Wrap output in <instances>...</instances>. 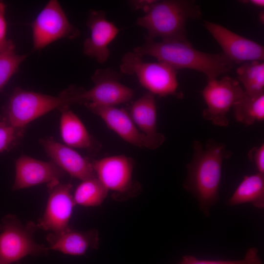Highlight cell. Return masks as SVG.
Wrapping results in <instances>:
<instances>
[{
	"label": "cell",
	"mask_w": 264,
	"mask_h": 264,
	"mask_svg": "<svg viewBox=\"0 0 264 264\" xmlns=\"http://www.w3.org/2000/svg\"><path fill=\"white\" fill-rule=\"evenodd\" d=\"M61 112L60 132L63 141L69 147L93 151L98 148L96 141L89 134L79 117L64 107Z\"/></svg>",
	"instance_id": "19"
},
{
	"label": "cell",
	"mask_w": 264,
	"mask_h": 264,
	"mask_svg": "<svg viewBox=\"0 0 264 264\" xmlns=\"http://www.w3.org/2000/svg\"><path fill=\"white\" fill-rule=\"evenodd\" d=\"M207 81L202 92L207 105L202 116L215 125L226 127L229 124L227 113L243 97L244 91L237 80L228 76Z\"/></svg>",
	"instance_id": "8"
},
{
	"label": "cell",
	"mask_w": 264,
	"mask_h": 264,
	"mask_svg": "<svg viewBox=\"0 0 264 264\" xmlns=\"http://www.w3.org/2000/svg\"><path fill=\"white\" fill-rule=\"evenodd\" d=\"M49 196L43 215L35 227L57 233L68 228V222L75 203L71 194L72 186L60 182L47 186Z\"/></svg>",
	"instance_id": "11"
},
{
	"label": "cell",
	"mask_w": 264,
	"mask_h": 264,
	"mask_svg": "<svg viewBox=\"0 0 264 264\" xmlns=\"http://www.w3.org/2000/svg\"><path fill=\"white\" fill-rule=\"evenodd\" d=\"M236 120L246 126L264 119V93L257 95L244 94L233 107Z\"/></svg>",
	"instance_id": "22"
},
{
	"label": "cell",
	"mask_w": 264,
	"mask_h": 264,
	"mask_svg": "<svg viewBox=\"0 0 264 264\" xmlns=\"http://www.w3.org/2000/svg\"><path fill=\"white\" fill-rule=\"evenodd\" d=\"M178 264H263L259 255V250L256 247L247 250L244 257L236 261L200 260L192 255L184 256Z\"/></svg>",
	"instance_id": "25"
},
{
	"label": "cell",
	"mask_w": 264,
	"mask_h": 264,
	"mask_svg": "<svg viewBox=\"0 0 264 264\" xmlns=\"http://www.w3.org/2000/svg\"><path fill=\"white\" fill-rule=\"evenodd\" d=\"M156 0H134L130 1L131 5L135 10L141 9L145 13L149 10Z\"/></svg>",
	"instance_id": "29"
},
{
	"label": "cell",
	"mask_w": 264,
	"mask_h": 264,
	"mask_svg": "<svg viewBox=\"0 0 264 264\" xmlns=\"http://www.w3.org/2000/svg\"><path fill=\"white\" fill-rule=\"evenodd\" d=\"M70 105L66 89L54 96L16 88L10 97L2 118L11 126L24 129L29 123L50 111Z\"/></svg>",
	"instance_id": "4"
},
{
	"label": "cell",
	"mask_w": 264,
	"mask_h": 264,
	"mask_svg": "<svg viewBox=\"0 0 264 264\" xmlns=\"http://www.w3.org/2000/svg\"><path fill=\"white\" fill-rule=\"evenodd\" d=\"M27 55L15 52L14 44L10 41L6 48L0 52V91L17 72Z\"/></svg>",
	"instance_id": "24"
},
{
	"label": "cell",
	"mask_w": 264,
	"mask_h": 264,
	"mask_svg": "<svg viewBox=\"0 0 264 264\" xmlns=\"http://www.w3.org/2000/svg\"><path fill=\"white\" fill-rule=\"evenodd\" d=\"M259 17H260V20L261 21V22L262 23V22H264V13L263 12H261L260 14V16H259Z\"/></svg>",
	"instance_id": "31"
},
{
	"label": "cell",
	"mask_w": 264,
	"mask_h": 264,
	"mask_svg": "<svg viewBox=\"0 0 264 264\" xmlns=\"http://www.w3.org/2000/svg\"><path fill=\"white\" fill-rule=\"evenodd\" d=\"M194 154L187 166V176L184 188L198 200L200 210L207 216L211 207L219 200L223 160L231 156L224 144L209 139L203 146L193 143Z\"/></svg>",
	"instance_id": "1"
},
{
	"label": "cell",
	"mask_w": 264,
	"mask_h": 264,
	"mask_svg": "<svg viewBox=\"0 0 264 264\" xmlns=\"http://www.w3.org/2000/svg\"><path fill=\"white\" fill-rule=\"evenodd\" d=\"M120 68L123 73L136 75L140 85L154 95L183 97L178 91L176 70L165 63L143 62L142 57L128 52L123 57Z\"/></svg>",
	"instance_id": "5"
},
{
	"label": "cell",
	"mask_w": 264,
	"mask_h": 264,
	"mask_svg": "<svg viewBox=\"0 0 264 264\" xmlns=\"http://www.w3.org/2000/svg\"><path fill=\"white\" fill-rule=\"evenodd\" d=\"M109 190L97 177L82 180L73 196L75 204L93 207L101 204L106 198Z\"/></svg>",
	"instance_id": "23"
},
{
	"label": "cell",
	"mask_w": 264,
	"mask_h": 264,
	"mask_svg": "<svg viewBox=\"0 0 264 264\" xmlns=\"http://www.w3.org/2000/svg\"><path fill=\"white\" fill-rule=\"evenodd\" d=\"M85 106L99 116L107 127L125 141L139 148L154 150L158 146L145 134L139 132L130 115L123 109L115 106L88 103Z\"/></svg>",
	"instance_id": "13"
},
{
	"label": "cell",
	"mask_w": 264,
	"mask_h": 264,
	"mask_svg": "<svg viewBox=\"0 0 264 264\" xmlns=\"http://www.w3.org/2000/svg\"><path fill=\"white\" fill-rule=\"evenodd\" d=\"M5 5L0 2V52L7 46L10 40L6 38L7 24L5 18Z\"/></svg>",
	"instance_id": "28"
},
{
	"label": "cell",
	"mask_w": 264,
	"mask_h": 264,
	"mask_svg": "<svg viewBox=\"0 0 264 264\" xmlns=\"http://www.w3.org/2000/svg\"><path fill=\"white\" fill-rule=\"evenodd\" d=\"M199 7L193 0H167L155 2L137 24L147 30L148 37L162 41H187L186 23L200 18Z\"/></svg>",
	"instance_id": "3"
},
{
	"label": "cell",
	"mask_w": 264,
	"mask_h": 264,
	"mask_svg": "<svg viewBox=\"0 0 264 264\" xmlns=\"http://www.w3.org/2000/svg\"><path fill=\"white\" fill-rule=\"evenodd\" d=\"M119 74L111 68L97 69L91 77L93 87L88 90L68 87L72 105L91 103L115 106L130 101L133 90L119 82Z\"/></svg>",
	"instance_id": "7"
},
{
	"label": "cell",
	"mask_w": 264,
	"mask_h": 264,
	"mask_svg": "<svg viewBox=\"0 0 264 264\" xmlns=\"http://www.w3.org/2000/svg\"><path fill=\"white\" fill-rule=\"evenodd\" d=\"M46 239L49 250L73 256L83 255L89 249H97L99 241L97 230L80 231L70 227L61 232H51Z\"/></svg>",
	"instance_id": "17"
},
{
	"label": "cell",
	"mask_w": 264,
	"mask_h": 264,
	"mask_svg": "<svg viewBox=\"0 0 264 264\" xmlns=\"http://www.w3.org/2000/svg\"><path fill=\"white\" fill-rule=\"evenodd\" d=\"M248 157L255 164L258 173L264 175V144L252 148L248 152Z\"/></svg>",
	"instance_id": "27"
},
{
	"label": "cell",
	"mask_w": 264,
	"mask_h": 264,
	"mask_svg": "<svg viewBox=\"0 0 264 264\" xmlns=\"http://www.w3.org/2000/svg\"><path fill=\"white\" fill-rule=\"evenodd\" d=\"M250 203L255 207H264V175L257 173L246 176L227 203L229 206Z\"/></svg>",
	"instance_id": "20"
},
{
	"label": "cell",
	"mask_w": 264,
	"mask_h": 264,
	"mask_svg": "<svg viewBox=\"0 0 264 264\" xmlns=\"http://www.w3.org/2000/svg\"><path fill=\"white\" fill-rule=\"evenodd\" d=\"M105 15L102 10L91 11L87 21L90 35L85 41L83 47L86 55L100 63L108 60L110 53L108 45L119 31L113 22L106 20Z\"/></svg>",
	"instance_id": "15"
},
{
	"label": "cell",
	"mask_w": 264,
	"mask_h": 264,
	"mask_svg": "<svg viewBox=\"0 0 264 264\" xmlns=\"http://www.w3.org/2000/svg\"><path fill=\"white\" fill-rule=\"evenodd\" d=\"M16 175L13 190L31 187L40 184L47 186L60 182L65 172L52 161H43L25 155L15 162Z\"/></svg>",
	"instance_id": "14"
},
{
	"label": "cell",
	"mask_w": 264,
	"mask_h": 264,
	"mask_svg": "<svg viewBox=\"0 0 264 264\" xmlns=\"http://www.w3.org/2000/svg\"><path fill=\"white\" fill-rule=\"evenodd\" d=\"M238 81L245 94L257 95L264 93V62L253 61L242 63L237 69Z\"/></svg>",
	"instance_id": "21"
},
{
	"label": "cell",
	"mask_w": 264,
	"mask_h": 264,
	"mask_svg": "<svg viewBox=\"0 0 264 264\" xmlns=\"http://www.w3.org/2000/svg\"><path fill=\"white\" fill-rule=\"evenodd\" d=\"M243 3H250L254 6L263 8L264 7V1L263 0H243Z\"/></svg>",
	"instance_id": "30"
},
{
	"label": "cell",
	"mask_w": 264,
	"mask_h": 264,
	"mask_svg": "<svg viewBox=\"0 0 264 264\" xmlns=\"http://www.w3.org/2000/svg\"><path fill=\"white\" fill-rule=\"evenodd\" d=\"M204 26L220 46L223 54L233 63L263 62L264 48L262 45L220 24L205 21Z\"/></svg>",
	"instance_id": "12"
},
{
	"label": "cell",
	"mask_w": 264,
	"mask_h": 264,
	"mask_svg": "<svg viewBox=\"0 0 264 264\" xmlns=\"http://www.w3.org/2000/svg\"><path fill=\"white\" fill-rule=\"evenodd\" d=\"M24 129L15 128L3 118L0 120V153L8 151L22 140Z\"/></svg>",
	"instance_id": "26"
},
{
	"label": "cell",
	"mask_w": 264,
	"mask_h": 264,
	"mask_svg": "<svg viewBox=\"0 0 264 264\" xmlns=\"http://www.w3.org/2000/svg\"><path fill=\"white\" fill-rule=\"evenodd\" d=\"M0 227V264H11L29 255L48 253L47 247L34 240L37 230L34 222L23 225L16 216L8 215L2 219Z\"/></svg>",
	"instance_id": "6"
},
{
	"label": "cell",
	"mask_w": 264,
	"mask_h": 264,
	"mask_svg": "<svg viewBox=\"0 0 264 264\" xmlns=\"http://www.w3.org/2000/svg\"><path fill=\"white\" fill-rule=\"evenodd\" d=\"M133 51L142 57L149 55L165 63L176 70L190 69L205 74L207 81L216 79L230 72L233 63L223 53L203 52L193 47L187 41L155 42L146 37L144 44Z\"/></svg>",
	"instance_id": "2"
},
{
	"label": "cell",
	"mask_w": 264,
	"mask_h": 264,
	"mask_svg": "<svg viewBox=\"0 0 264 264\" xmlns=\"http://www.w3.org/2000/svg\"><path fill=\"white\" fill-rule=\"evenodd\" d=\"M33 46L41 49L63 38L72 39L79 32L69 22L57 0H51L31 23Z\"/></svg>",
	"instance_id": "9"
},
{
	"label": "cell",
	"mask_w": 264,
	"mask_h": 264,
	"mask_svg": "<svg viewBox=\"0 0 264 264\" xmlns=\"http://www.w3.org/2000/svg\"><path fill=\"white\" fill-rule=\"evenodd\" d=\"M91 164L97 177L108 190L115 192L117 198L132 197L135 192L132 190L139 188L132 180V158L124 155H114L94 160Z\"/></svg>",
	"instance_id": "10"
},
{
	"label": "cell",
	"mask_w": 264,
	"mask_h": 264,
	"mask_svg": "<svg viewBox=\"0 0 264 264\" xmlns=\"http://www.w3.org/2000/svg\"><path fill=\"white\" fill-rule=\"evenodd\" d=\"M129 115L138 129L158 147L163 143L165 136L157 131V108L154 94L146 92L133 102Z\"/></svg>",
	"instance_id": "18"
},
{
	"label": "cell",
	"mask_w": 264,
	"mask_h": 264,
	"mask_svg": "<svg viewBox=\"0 0 264 264\" xmlns=\"http://www.w3.org/2000/svg\"><path fill=\"white\" fill-rule=\"evenodd\" d=\"M40 143L51 161L71 177L84 180L96 176L91 162L70 147L52 137L41 139Z\"/></svg>",
	"instance_id": "16"
}]
</instances>
